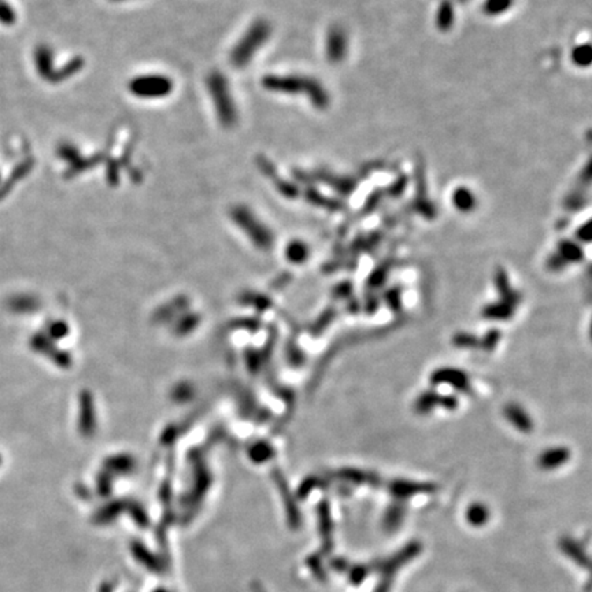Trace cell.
<instances>
[{
	"label": "cell",
	"instance_id": "5b68a950",
	"mask_svg": "<svg viewBox=\"0 0 592 592\" xmlns=\"http://www.w3.org/2000/svg\"><path fill=\"white\" fill-rule=\"evenodd\" d=\"M429 382L432 387L449 385L454 391L461 394H469L472 391V384L468 373L463 369L453 366H442L435 369L429 376Z\"/></svg>",
	"mask_w": 592,
	"mask_h": 592
},
{
	"label": "cell",
	"instance_id": "ac0fdd59",
	"mask_svg": "<svg viewBox=\"0 0 592 592\" xmlns=\"http://www.w3.org/2000/svg\"><path fill=\"white\" fill-rule=\"evenodd\" d=\"M321 524H322V536H324V544L326 547V550L332 549V519H331V513H329V507L326 503H322L321 506Z\"/></svg>",
	"mask_w": 592,
	"mask_h": 592
},
{
	"label": "cell",
	"instance_id": "7c38bea8",
	"mask_svg": "<svg viewBox=\"0 0 592 592\" xmlns=\"http://www.w3.org/2000/svg\"><path fill=\"white\" fill-rule=\"evenodd\" d=\"M514 313H516V306H513V305H510L505 301L491 302L482 309V317L486 318L488 321L505 322V321L512 319Z\"/></svg>",
	"mask_w": 592,
	"mask_h": 592
},
{
	"label": "cell",
	"instance_id": "6da1fadb",
	"mask_svg": "<svg viewBox=\"0 0 592 592\" xmlns=\"http://www.w3.org/2000/svg\"><path fill=\"white\" fill-rule=\"evenodd\" d=\"M422 546L419 542H410L405 547H402L399 551H396L394 556L377 561L375 565L370 566V569H376L380 573V582L377 583L375 592H389L392 589L394 576L399 572L400 568L412 562L414 558L421 553Z\"/></svg>",
	"mask_w": 592,
	"mask_h": 592
},
{
	"label": "cell",
	"instance_id": "7a4b0ae2",
	"mask_svg": "<svg viewBox=\"0 0 592 592\" xmlns=\"http://www.w3.org/2000/svg\"><path fill=\"white\" fill-rule=\"evenodd\" d=\"M208 85L219 122L226 128L233 127L238 120V111L225 77L221 73H212L208 78Z\"/></svg>",
	"mask_w": 592,
	"mask_h": 592
},
{
	"label": "cell",
	"instance_id": "ba28073f",
	"mask_svg": "<svg viewBox=\"0 0 592 592\" xmlns=\"http://www.w3.org/2000/svg\"><path fill=\"white\" fill-rule=\"evenodd\" d=\"M338 477L351 486H369L377 488L382 484V479L377 473L359 469V468H342L338 470Z\"/></svg>",
	"mask_w": 592,
	"mask_h": 592
},
{
	"label": "cell",
	"instance_id": "5bb4252c",
	"mask_svg": "<svg viewBox=\"0 0 592 592\" xmlns=\"http://www.w3.org/2000/svg\"><path fill=\"white\" fill-rule=\"evenodd\" d=\"M439 399H440V394H438L433 388L425 389L419 392L417 398L414 399L413 409L419 416L431 414L435 409L439 407Z\"/></svg>",
	"mask_w": 592,
	"mask_h": 592
},
{
	"label": "cell",
	"instance_id": "7402d4cb",
	"mask_svg": "<svg viewBox=\"0 0 592 592\" xmlns=\"http://www.w3.org/2000/svg\"><path fill=\"white\" fill-rule=\"evenodd\" d=\"M459 406V399L455 395H440L439 407L446 412H455Z\"/></svg>",
	"mask_w": 592,
	"mask_h": 592
},
{
	"label": "cell",
	"instance_id": "8992f818",
	"mask_svg": "<svg viewBox=\"0 0 592 592\" xmlns=\"http://www.w3.org/2000/svg\"><path fill=\"white\" fill-rule=\"evenodd\" d=\"M438 489V486L433 483H425V482H416L409 479H396L389 482L388 491L395 500L405 502L407 499H412L417 495H426L432 493Z\"/></svg>",
	"mask_w": 592,
	"mask_h": 592
},
{
	"label": "cell",
	"instance_id": "44dd1931",
	"mask_svg": "<svg viewBox=\"0 0 592 592\" xmlns=\"http://www.w3.org/2000/svg\"><path fill=\"white\" fill-rule=\"evenodd\" d=\"M349 583H352L354 586H359L370 573V568L366 565H355L349 568Z\"/></svg>",
	"mask_w": 592,
	"mask_h": 592
},
{
	"label": "cell",
	"instance_id": "9a60e30c",
	"mask_svg": "<svg viewBox=\"0 0 592 592\" xmlns=\"http://www.w3.org/2000/svg\"><path fill=\"white\" fill-rule=\"evenodd\" d=\"M556 254L566 266L570 263H577L583 261V250L580 248L579 244L573 243V242H562L558 245Z\"/></svg>",
	"mask_w": 592,
	"mask_h": 592
},
{
	"label": "cell",
	"instance_id": "2e32d148",
	"mask_svg": "<svg viewBox=\"0 0 592 592\" xmlns=\"http://www.w3.org/2000/svg\"><path fill=\"white\" fill-rule=\"evenodd\" d=\"M466 521L472 526H483L489 520V509L484 503H472L466 510Z\"/></svg>",
	"mask_w": 592,
	"mask_h": 592
},
{
	"label": "cell",
	"instance_id": "3957f363",
	"mask_svg": "<svg viewBox=\"0 0 592 592\" xmlns=\"http://www.w3.org/2000/svg\"><path fill=\"white\" fill-rule=\"evenodd\" d=\"M269 35L270 28L266 21H257L254 25H251L245 35L242 37V40L231 52V61L233 66L238 69L245 68L254 54L268 40Z\"/></svg>",
	"mask_w": 592,
	"mask_h": 592
},
{
	"label": "cell",
	"instance_id": "8fae6325",
	"mask_svg": "<svg viewBox=\"0 0 592 592\" xmlns=\"http://www.w3.org/2000/svg\"><path fill=\"white\" fill-rule=\"evenodd\" d=\"M559 547H561V551L568 558H570L573 562H576L579 566H582V568H586V569H589L590 568V559H589V556H587V553L584 551V549H583V546L577 542V540H575V539H572V537H562L561 540H559Z\"/></svg>",
	"mask_w": 592,
	"mask_h": 592
},
{
	"label": "cell",
	"instance_id": "ffe728a7",
	"mask_svg": "<svg viewBox=\"0 0 592 592\" xmlns=\"http://www.w3.org/2000/svg\"><path fill=\"white\" fill-rule=\"evenodd\" d=\"M500 339H502L500 331H498L495 328L489 329L483 338H480V346L479 347L487 351V352H492L493 349L498 347Z\"/></svg>",
	"mask_w": 592,
	"mask_h": 592
},
{
	"label": "cell",
	"instance_id": "277c9868",
	"mask_svg": "<svg viewBox=\"0 0 592 592\" xmlns=\"http://www.w3.org/2000/svg\"><path fill=\"white\" fill-rule=\"evenodd\" d=\"M129 89L139 98H162L172 92L173 84L165 75H140L131 81Z\"/></svg>",
	"mask_w": 592,
	"mask_h": 592
},
{
	"label": "cell",
	"instance_id": "30bf717a",
	"mask_svg": "<svg viewBox=\"0 0 592 592\" xmlns=\"http://www.w3.org/2000/svg\"><path fill=\"white\" fill-rule=\"evenodd\" d=\"M493 281H495L496 292L500 296V301H505V302L517 308L520 301H521V295L519 294L517 289H514L512 287L507 272L505 269H498L493 275Z\"/></svg>",
	"mask_w": 592,
	"mask_h": 592
},
{
	"label": "cell",
	"instance_id": "cb8c5ba5",
	"mask_svg": "<svg viewBox=\"0 0 592 592\" xmlns=\"http://www.w3.org/2000/svg\"><path fill=\"white\" fill-rule=\"evenodd\" d=\"M114 1H124V0H114Z\"/></svg>",
	"mask_w": 592,
	"mask_h": 592
},
{
	"label": "cell",
	"instance_id": "9c48e42d",
	"mask_svg": "<svg viewBox=\"0 0 592 592\" xmlns=\"http://www.w3.org/2000/svg\"><path fill=\"white\" fill-rule=\"evenodd\" d=\"M572 452L565 446H553L537 456V466L542 470H556L569 462Z\"/></svg>",
	"mask_w": 592,
	"mask_h": 592
},
{
	"label": "cell",
	"instance_id": "e0dca14e",
	"mask_svg": "<svg viewBox=\"0 0 592 592\" xmlns=\"http://www.w3.org/2000/svg\"><path fill=\"white\" fill-rule=\"evenodd\" d=\"M453 345L456 349H479L480 338L475 333L459 331L453 336Z\"/></svg>",
	"mask_w": 592,
	"mask_h": 592
},
{
	"label": "cell",
	"instance_id": "603a6c76",
	"mask_svg": "<svg viewBox=\"0 0 592 592\" xmlns=\"http://www.w3.org/2000/svg\"><path fill=\"white\" fill-rule=\"evenodd\" d=\"M338 295L340 299H351L352 298V284L345 281L338 287Z\"/></svg>",
	"mask_w": 592,
	"mask_h": 592
},
{
	"label": "cell",
	"instance_id": "52a82bcc",
	"mask_svg": "<svg viewBox=\"0 0 592 592\" xmlns=\"http://www.w3.org/2000/svg\"><path fill=\"white\" fill-rule=\"evenodd\" d=\"M503 416L506 421L520 433L529 435L535 429V422L530 414L517 402H509L503 407Z\"/></svg>",
	"mask_w": 592,
	"mask_h": 592
},
{
	"label": "cell",
	"instance_id": "4fadbf2b",
	"mask_svg": "<svg viewBox=\"0 0 592 592\" xmlns=\"http://www.w3.org/2000/svg\"><path fill=\"white\" fill-rule=\"evenodd\" d=\"M406 516V506L403 502L395 500L388 506L383 517V528L387 532H395L400 528Z\"/></svg>",
	"mask_w": 592,
	"mask_h": 592
},
{
	"label": "cell",
	"instance_id": "d6986e66",
	"mask_svg": "<svg viewBox=\"0 0 592 592\" xmlns=\"http://www.w3.org/2000/svg\"><path fill=\"white\" fill-rule=\"evenodd\" d=\"M384 302L388 306L389 310H392L394 313H398L402 310V305H403V299H402V289L399 287H394L389 288L385 294H384Z\"/></svg>",
	"mask_w": 592,
	"mask_h": 592
}]
</instances>
